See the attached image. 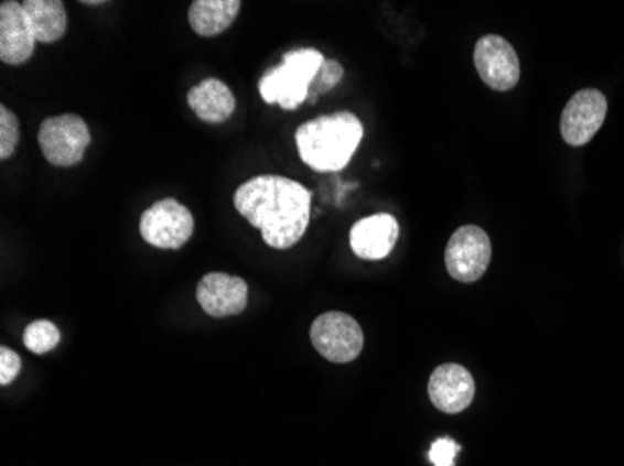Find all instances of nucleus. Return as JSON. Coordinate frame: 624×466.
<instances>
[{
    "mask_svg": "<svg viewBox=\"0 0 624 466\" xmlns=\"http://www.w3.org/2000/svg\"><path fill=\"white\" fill-rule=\"evenodd\" d=\"M325 58L316 48L290 51L282 64L273 67L258 83L263 101L281 105L282 109L294 110L309 99L311 83Z\"/></svg>",
    "mask_w": 624,
    "mask_h": 466,
    "instance_id": "nucleus-3",
    "label": "nucleus"
},
{
    "mask_svg": "<svg viewBox=\"0 0 624 466\" xmlns=\"http://www.w3.org/2000/svg\"><path fill=\"white\" fill-rule=\"evenodd\" d=\"M141 236L155 249L177 250L190 241L195 218L180 202L165 198L142 213Z\"/></svg>",
    "mask_w": 624,
    "mask_h": 466,
    "instance_id": "nucleus-6",
    "label": "nucleus"
},
{
    "mask_svg": "<svg viewBox=\"0 0 624 466\" xmlns=\"http://www.w3.org/2000/svg\"><path fill=\"white\" fill-rule=\"evenodd\" d=\"M23 10L36 42L55 43L64 36L68 15L61 0H26Z\"/></svg>",
    "mask_w": 624,
    "mask_h": 466,
    "instance_id": "nucleus-15",
    "label": "nucleus"
},
{
    "mask_svg": "<svg viewBox=\"0 0 624 466\" xmlns=\"http://www.w3.org/2000/svg\"><path fill=\"white\" fill-rule=\"evenodd\" d=\"M36 40L21 2L7 0L0 4V61L19 66L31 58Z\"/></svg>",
    "mask_w": 624,
    "mask_h": 466,
    "instance_id": "nucleus-13",
    "label": "nucleus"
},
{
    "mask_svg": "<svg viewBox=\"0 0 624 466\" xmlns=\"http://www.w3.org/2000/svg\"><path fill=\"white\" fill-rule=\"evenodd\" d=\"M37 144L43 158L55 166H75L85 158L90 144L86 121L77 115L47 118L37 131Z\"/></svg>",
    "mask_w": 624,
    "mask_h": 466,
    "instance_id": "nucleus-4",
    "label": "nucleus"
},
{
    "mask_svg": "<svg viewBox=\"0 0 624 466\" xmlns=\"http://www.w3.org/2000/svg\"><path fill=\"white\" fill-rule=\"evenodd\" d=\"M19 144V120L12 110L0 107V159L12 158Z\"/></svg>",
    "mask_w": 624,
    "mask_h": 466,
    "instance_id": "nucleus-18",
    "label": "nucleus"
},
{
    "mask_svg": "<svg viewBox=\"0 0 624 466\" xmlns=\"http://www.w3.org/2000/svg\"><path fill=\"white\" fill-rule=\"evenodd\" d=\"M239 0H195L190 8L191 29L198 36H217L238 18Z\"/></svg>",
    "mask_w": 624,
    "mask_h": 466,
    "instance_id": "nucleus-16",
    "label": "nucleus"
},
{
    "mask_svg": "<svg viewBox=\"0 0 624 466\" xmlns=\"http://www.w3.org/2000/svg\"><path fill=\"white\" fill-rule=\"evenodd\" d=\"M58 342H61V330L47 319H37V322L31 323L23 334V344H25L26 349L36 353V355L50 353L51 349L58 346Z\"/></svg>",
    "mask_w": 624,
    "mask_h": 466,
    "instance_id": "nucleus-17",
    "label": "nucleus"
},
{
    "mask_svg": "<svg viewBox=\"0 0 624 466\" xmlns=\"http://www.w3.org/2000/svg\"><path fill=\"white\" fill-rule=\"evenodd\" d=\"M311 342L325 360L348 364L359 357L365 338L354 317L343 312H327L312 323Z\"/></svg>",
    "mask_w": 624,
    "mask_h": 466,
    "instance_id": "nucleus-5",
    "label": "nucleus"
},
{
    "mask_svg": "<svg viewBox=\"0 0 624 466\" xmlns=\"http://www.w3.org/2000/svg\"><path fill=\"white\" fill-rule=\"evenodd\" d=\"M247 282L227 273L206 274L196 288V301L212 317L241 314L247 308Z\"/></svg>",
    "mask_w": 624,
    "mask_h": 466,
    "instance_id": "nucleus-10",
    "label": "nucleus"
},
{
    "mask_svg": "<svg viewBox=\"0 0 624 466\" xmlns=\"http://www.w3.org/2000/svg\"><path fill=\"white\" fill-rule=\"evenodd\" d=\"M344 69L338 62L325 61L320 67L316 77L312 79L311 90H309V99L316 101V96L330 91L343 80Z\"/></svg>",
    "mask_w": 624,
    "mask_h": 466,
    "instance_id": "nucleus-19",
    "label": "nucleus"
},
{
    "mask_svg": "<svg viewBox=\"0 0 624 466\" xmlns=\"http://www.w3.org/2000/svg\"><path fill=\"white\" fill-rule=\"evenodd\" d=\"M191 110L206 123H223L236 110V97L223 80L206 79L187 94Z\"/></svg>",
    "mask_w": 624,
    "mask_h": 466,
    "instance_id": "nucleus-14",
    "label": "nucleus"
},
{
    "mask_svg": "<svg viewBox=\"0 0 624 466\" xmlns=\"http://www.w3.org/2000/svg\"><path fill=\"white\" fill-rule=\"evenodd\" d=\"M429 394L435 409L456 414L472 405L475 379L460 364H441L430 376Z\"/></svg>",
    "mask_w": 624,
    "mask_h": 466,
    "instance_id": "nucleus-11",
    "label": "nucleus"
},
{
    "mask_svg": "<svg viewBox=\"0 0 624 466\" xmlns=\"http://www.w3.org/2000/svg\"><path fill=\"white\" fill-rule=\"evenodd\" d=\"M606 115L607 101L602 91H578L561 115V137L570 145L588 144L599 133Z\"/></svg>",
    "mask_w": 624,
    "mask_h": 466,
    "instance_id": "nucleus-9",
    "label": "nucleus"
},
{
    "mask_svg": "<svg viewBox=\"0 0 624 466\" xmlns=\"http://www.w3.org/2000/svg\"><path fill=\"white\" fill-rule=\"evenodd\" d=\"M21 358L8 347H0V384L7 387L19 376Z\"/></svg>",
    "mask_w": 624,
    "mask_h": 466,
    "instance_id": "nucleus-21",
    "label": "nucleus"
},
{
    "mask_svg": "<svg viewBox=\"0 0 624 466\" xmlns=\"http://www.w3.org/2000/svg\"><path fill=\"white\" fill-rule=\"evenodd\" d=\"M311 191L282 176H257L239 185L234 206L260 230L271 249H290L311 223Z\"/></svg>",
    "mask_w": 624,
    "mask_h": 466,
    "instance_id": "nucleus-1",
    "label": "nucleus"
},
{
    "mask_svg": "<svg viewBox=\"0 0 624 466\" xmlns=\"http://www.w3.org/2000/svg\"><path fill=\"white\" fill-rule=\"evenodd\" d=\"M492 260V242L483 228L478 226H462L454 231L448 250L445 265L454 280L462 284H472L483 279Z\"/></svg>",
    "mask_w": 624,
    "mask_h": 466,
    "instance_id": "nucleus-7",
    "label": "nucleus"
},
{
    "mask_svg": "<svg viewBox=\"0 0 624 466\" xmlns=\"http://www.w3.org/2000/svg\"><path fill=\"white\" fill-rule=\"evenodd\" d=\"M400 228L397 218L387 213H376L362 218L349 230V245L355 256L363 260H384L397 245Z\"/></svg>",
    "mask_w": 624,
    "mask_h": 466,
    "instance_id": "nucleus-12",
    "label": "nucleus"
},
{
    "mask_svg": "<svg viewBox=\"0 0 624 466\" xmlns=\"http://www.w3.org/2000/svg\"><path fill=\"white\" fill-rule=\"evenodd\" d=\"M460 446L454 443L453 438L443 436L438 438L432 448H430L429 459L434 466H453L456 455H459Z\"/></svg>",
    "mask_w": 624,
    "mask_h": 466,
    "instance_id": "nucleus-20",
    "label": "nucleus"
},
{
    "mask_svg": "<svg viewBox=\"0 0 624 466\" xmlns=\"http://www.w3.org/2000/svg\"><path fill=\"white\" fill-rule=\"evenodd\" d=\"M362 139V121L352 112L320 116L295 131L301 161L316 172L343 170L354 158Z\"/></svg>",
    "mask_w": 624,
    "mask_h": 466,
    "instance_id": "nucleus-2",
    "label": "nucleus"
},
{
    "mask_svg": "<svg viewBox=\"0 0 624 466\" xmlns=\"http://www.w3.org/2000/svg\"><path fill=\"white\" fill-rule=\"evenodd\" d=\"M473 62L484 85L492 90H513L520 80V61L505 37L496 34L481 37L473 51Z\"/></svg>",
    "mask_w": 624,
    "mask_h": 466,
    "instance_id": "nucleus-8",
    "label": "nucleus"
}]
</instances>
